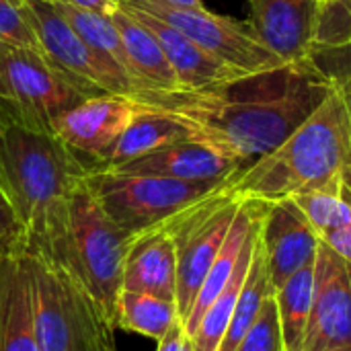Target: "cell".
<instances>
[{"mask_svg": "<svg viewBox=\"0 0 351 351\" xmlns=\"http://www.w3.org/2000/svg\"><path fill=\"white\" fill-rule=\"evenodd\" d=\"M333 84L313 58L245 74L210 90L150 95L138 101L171 111L187 125L191 140L214 148L243 171L304 123Z\"/></svg>", "mask_w": 351, "mask_h": 351, "instance_id": "6da1fadb", "label": "cell"}, {"mask_svg": "<svg viewBox=\"0 0 351 351\" xmlns=\"http://www.w3.org/2000/svg\"><path fill=\"white\" fill-rule=\"evenodd\" d=\"M90 167L51 130L0 123V189L14 210L25 243L45 253L62 234L72 191Z\"/></svg>", "mask_w": 351, "mask_h": 351, "instance_id": "7a4b0ae2", "label": "cell"}, {"mask_svg": "<svg viewBox=\"0 0 351 351\" xmlns=\"http://www.w3.org/2000/svg\"><path fill=\"white\" fill-rule=\"evenodd\" d=\"M351 167V119L341 90L327 99L280 146L239 171L228 187L241 199L280 202L337 185Z\"/></svg>", "mask_w": 351, "mask_h": 351, "instance_id": "3957f363", "label": "cell"}, {"mask_svg": "<svg viewBox=\"0 0 351 351\" xmlns=\"http://www.w3.org/2000/svg\"><path fill=\"white\" fill-rule=\"evenodd\" d=\"M132 239L134 234L105 214L84 177L70 195L62 234L39 255L58 261L95 298L115 327V300L123 288V263Z\"/></svg>", "mask_w": 351, "mask_h": 351, "instance_id": "277c9868", "label": "cell"}, {"mask_svg": "<svg viewBox=\"0 0 351 351\" xmlns=\"http://www.w3.org/2000/svg\"><path fill=\"white\" fill-rule=\"evenodd\" d=\"M27 259L35 335L41 351H117L115 327L95 298L53 259Z\"/></svg>", "mask_w": 351, "mask_h": 351, "instance_id": "5b68a950", "label": "cell"}, {"mask_svg": "<svg viewBox=\"0 0 351 351\" xmlns=\"http://www.w3.org/2000/svg\"><path fill=\"white\" fill-rule=\"evenodd\" d=\"M226 183H195L103 169H90L86 175V185L105 214L130 234L160 226Z\"/></svg>", "mask_w": 351, "mask_h": 351, "instance_id": "8992f818", "label": "cell"}, {"mask_svg": "<svg viewBox=\"0 0 351 351\" xmlns=\"http://www.w3.org/2000/svg\"><path fill=\"white\" fill-rule=\"evenodd\" d=\"M88 99L35 49L0 43V123L51 130L60 115Z\"/></svg>", "mask_w": 351, "mask_h": 351, "instance_id": "52a82bcc", "label": "cell"}, {"mask_svg": "<svg viewBox=\"0 0 351 351\" xmlns=\"http://www.w3.org/2000/svg\"><path fill=\"white\" fill-rule=\"evenodd\" d=\"M228 183L160 224L169 230L177 249V311L181 323L187 319L243 204Z\"/></svg>", "mask_w": 351, "mask_h": 351, "instance_id": "ba28073f", "label": "cell"}, {"mask_svg": "<svg viewBox=\"0 0 351 351\" xmlns=\"http://www.w3.org/2000/svg\"><path fill=\"white\" fill-rule=\"evenodd\" d=\"M39 53L45 62L68 78L86 97L99 95H128L134 97L136 88L130 76L97 53L60 14L53 2L25 0Z\"/></svg>", "mask_w": 351, "mask_h": 351, "instance_id": "9c48e42d", "label": "cell"}, {"mask_svg": "<svg viewBox=\"0 0 351 351\" xmlns=\"http://www.w3.org/2000/svg\"><path fill=\"white\" fill-rule=\"evenodd\" d=\"M136 10L152 14L171 27L179 29L199 47L218 60L243 72H263L286 66L274 51H269L247 21H237L226 14L212 12L206 6L177 8L156 0H119Z\"/></svg>", "mask_w": 351, "mask_h": 351, "instance_id": "30bf717a", "label": "cell"}, {"mask_svg": "<svg viewBox=\"0 0 351 351\" xmlns=\"http://www.w3.org/2000/svg\"><path fill=\"white\" fill-rule=\"evenodd\" d=\"M351 346V267L321 241L315 259V294L304 351Z\"/></svg>", "mask_w": 351, "mask_h": 351, "instance_id": "8fae6325", "label": "cell"}, {"mask_svg": "<svg viewBox=\"0 0 351 351\" xmlns=\"http://www.w3.org/2000/svg\"><path fill=\"white\" fill-rule=\"evenodd\" d=\"M140 101L128 95L88 97L53 123V132L90 167L111 150L121 132L140 109Z\"/></svg>", "mask_w": 351, "mask_h": 351, "instance_id": "7c38bea8", "label": "cell"}, {"mask_svg": "<svg viewBox=\"0 0 351 351\" xmlns=\"http://www.w3.org/2000/svg\"><path fill=\"white\" fill-rule=\"evenodd\" d=\"M247 23L284 64L315 58L321 4L317 0H247Z\"/></svg>", "mask_w": 351, "mask_h": 351, "instance_id": "4fadbf2b", "label": "cell"}, {"mask_svg": "<svg viewBox=\"0 0 351 351\" xmlns=\"http://www.w3.org/2000/svg\"><path fill=\"white\" fill-rule=\"evenodd\" d=\"M259 243L269 280L278 290L317 257L321 239L298 204L288 197L265 206Z\"/></svg>", "mask_w": 351, "mask_h": 351, "instance_id": "5bb4252c", "label": "cell"}, {"mask_svg": "<svg viewBox=\"0 0 351 351\" xmlns=\"http://www.w3.org/2000/svg\"><path fill=\"white\" fill-rule=\"evenodd\" d=\"M123 6L152 31V35L160 43V47L177 76L181 90H185V93L210 90V88L224 86V84L249 74V72H243V70L218 60L216 56H212L210 51L199 47L195 41H191L187 35H183L179 29L171 27L169 23H165L152 14H146L142 10H136L128 4H123Z\"/></svg>", "mask_w": 351, "mask_h": 351, "instance_id": "9a60e30c", "label": "cell"}, {"mask_svg": "<svg viewBox=\"0 0 351 351\" xmlns=\"http://www.w3.org/2000/svg\"><path fill=\"white\" fill-rule=\"evenodd\" d=\"M103 171L128 175H156L195 183H226L241 171V167L197 140H183L152 154H146L138 160Z\"/></svg>", "mask_w": 351, "mask_h": 351, "instance_id": "2e32d148", "label": "cell"}, {"mask_svg": "<svg viewBox=\"0 0 351 351\" xmlns=\"http://www.w3.org/2000/svg\"><path fill=\"white\" fill-rule=\"evenodd\" d=\"M128 60V74L136 88V99L150 97V95H167V93H179L177 76L152 35V31L140 23L121 2L117 10L111 14Z\"/></svg>", "mask_w": 351, "mask_h": 351, "instance_id": "e0dca14e", "label": "cell"}, {"mask_svg": "<svg viewBox=\"0 0 351 351\" xmlns=\"http://www.w3.org/2000/svg\"><path fill=\"white\" fill-rule=\"evenodd\" d=\"M123 288L177 302V249L165 226L134 234L123 263Z\"/></svg>", "mask_w": 351, "mask_h": 351, "instance_id": "ac0fdd59", "label": "cell"}, {"mask_svg": "<svg viewBox=\"0 0 351 351\" xmlns=\"http://www.w3.org/2000/svg\"><path fill=\"white\" fill-rule=\"evenodd\" d=\"M0 351H41L33 323L27 259L21 249L0 263Z\"/></svg>", "mask_w": 351, "mask_h": 351, "instance_id": "d6986e66", "label": "cell"}, {"mask_svg": "<svg viewBox=\"0 0 351 351\" xmlns=\"http://www.w3.org/2000/svg\"><path fill=\"white\" fill-rule=\"evenodd\" d=\"M183 140H191V134L179 117L158 105L142 103L134 119L95 169H115Z\"/></svg>", "mask_w": 351, "mask_h": 351, "instance_id": "ffe728a7", "label": "cell"}, {"mask_svg": "<svg viewBox=\"0 0 351 351\" xmlns=\"http://www.w3.org/2000/svg\"><path fill=\"white\" fill-rule=\"evenodd\" d=\"M261 218H263V214H261ZM261 218L257 220L255 228L251 230V234H249V239L245 243V249L241 253L239 265H237L230 282L216 296V300L208 306V311L199 319L195 331L189 335L191 343H193V351H218V348H220V343H222V339H224V335L228 331V325H230V319H232L239 294H241L243 284L247 280L251 261H253V253H255V247H257V241H259Z\"/></svg>", "mask_w": 351, "mask_h": 351, "instance_id": "44dd1931", "label": "cell"}, {"mask_svg": "<svg viewBox=\"0 0 351 351\" xmlns=\"http://www.w3.org/2000/svg\"><path fill=\"white\" fill-rule=\"evenodd\" d=\"M179 321L181 319L175 300L125 288H121L117 294L115 329L160 341Z\"/></svg>", "mask_w": 351, "mask_h": 351, "instance_id": "7402d4cb", "label": "cell"}, {"mask_svg": "<svg viewBox=\"0 0 351 351\" xmlns=\"http://www.w3.org/2000/svg\"><path fill=\"white\" fill-rule=\"evenodd\" d=\"M315 259L276 290L278 317L286 351H304L315 294Z\"/></svg>", "mask_w": 351, "mask_h": 351, "instance_id": "603a6c76", "label": "cell"}, {"mask_svg": "<svg viewBox=\"0 0 351 351\" xmlns=\"http://www.w3.org/2000/svg\"><path fill=\"white\" fill-rule=\"evenodd\" d=\"M276 296V288L269 280L267 274V265H265V257L261 251V243L257 241L255 253H253V261L247 274V280L243 284V290L239 294L228 331L220 343L218 351H234L237 346L241 343V339L245 337V333L251 329V325L255 323V319L259 317L263 304L267 298Z\"/></svg>", "mask_w": 351, "mask_h": 351, "instance_id": "cb8c5ba5", "label": "cell"}, {"mask_svg": "<svg viewBox=\"0 0 351 351\" xmlns=\"http://www.w3.org/2000/svg\"><path fill=\"white\" fill-rule=\"evenodd\" d=\"M60 14L72 25V29L105 60L113 62L128 74V60L125 49L119 37V31L111 19V14L97 12V10H84L66 2H53ZM130 76V74H128Z\"/></svg>", "mask_w": 351, "mask_h": 351, "instance_id": "d4e9b609", "label": "cell"}, {"mask_svg": "<svg viewBox=\"0 0 351 351\" xmlns=\"http://www.w3.org/2000/svg\"><path fill=\"white\" fill-rule=\"evenodd\" d=\"M292 199L304 212L319 239L351 224V197L343 189V181L337 185L306 191Z\"/></svg>", "mask_w": 351, "mask_h": 351, "instance_id": "484cf974", "label": "cell"}, {"mask_svg": "<svg viewBox=\"0 0 351 351\" xmlns=\"http://www.w3.org/2000/svg\"><path fill=\"white\" fill-rule=\"evenodd\" d=\"M234 351H286L276 296L265 300L259 317L255 319V323L245 333V337L241 339Z\"/></svg>", "mask_w": 351, "mask_h": 351, "instance_id": "4316f807", "label": "cell"}, {"mask_svg": "<svg viewBox=\"0 0 351 351\" xmlns=\"http://www.w3.org/2000/svg\"><path fill=\"white\" fill-rule=\"evenodd\" d=\"M0 43L8 47L39 51L25 2L0 0Z\"/></svg>", "mask_w": 351, "mask_h": 351, "instance_id": "83f0119b", "label": "cell"}, {"mask_svg": "<svg viewBox=\"0 0 351 351\" xmlns=\"http://www.w3.org/2000/svg\"><path fill=\"white\" fill-rule=\"evenodd\" d=\"M0 239L12 251L21 249L23 243H25V230H23V226H21L14 210L10 208L6 195L2 193V189H0Z\"/></svg>", "mask_w": 351, "mask_h": 351, "instance_id": "f1b7e54d", "label": "cell"}, {"mask_svg": "<svg viewBox=\"0 0 351 351\" xmlns=\"http://www.w3.org/2000/svg\"><path fill=\"white\" fill-rule=\"evenodd\" d=\"M156 351H193L191 337L187 335L183 323L179 321L160 341H156Z\"/></svg>", "mask_w": 351, "mask_h": 351, "instance_id": "f546056e", "label": "cell"}, {"mask_svg": "<svg viewBox=\"0 0 351 351\" xmlns=\"http://www.w3.org/2000/svg\"><path fill=\"white\" fill-rule=\"evenodd\" d=\"M346 189V187H343ZM346 193H348V189H346ZM350 195V193H348ZM351 197V195H350ZM325 245H329L348 265L351 267V224L350 226H346V228H339V230H333V232H329V234H325L323 239H321Z\"/></svg>", "mask_w": 351, "mask_h": 351, "instance_id": "4dcf8cb0", "label": "cell"}, {"mask_svg": "<svg viewBox=\"0 0 351 351\" xmlns=\"http://www.w3.org/2000/svg\"><path fill=\"white\" fill-rule=\"evenodd\" d=\"M66 4L84 8V10H97L105 14H113L119 6V0H64Z\"/></svg>", "mask_w": 351, "mask_h": 351, "instance_id": "1f68e13d", "label": "cell"}, {"mask_svg": "<svg viewBox=\"0 0 351 351\" xmlns=\"http://www.w3.org/2000/svg\"><path fill=\"white\" fill-rule=\"evenodd\" d=\"M333 82L337 84V88L343 95V101H346V107H348V113H350L351 119V70H348L343 76H335Z\"/></svg>", "mask_w": 351, "mask_h": 351, "instance_id": "d6a6232c", "label": "cell"}, {"mask_svg": "<svg viewBox=\"0 0 351 351\" xmlns=\"http://www.w3.org/2000/svg\"><path fill=\"white\" fill-rule=\"evenodd\" d=\"M335 16H339L341 21H346L351 27V0H337L333 4L327 6Z\"/></svg>", "mask_w": 351, "mask_h": 351, "instance_id": "836d02e7", "label": "cell"}, {"mask_svg": "<svg viewBox=\"0 0 351 351\" xmlns=\"http://www.w3.org/2000/svg\"><path fill=\"white\" fill-rule=\"evenodd\" d=\"M160 4H167V6H177V8H199V6H206L202 0H156Z\"/></svg>", "mask_w": 351, "mask_h": 351, "instance_id": "e575fe53", "label": "cell"}, {"mask_svg": "<svg viewBox=\"0 0 351 351\" xmlns=\"http://www.w3.org/2000/svg\"><path fill=\"white\" fill-rule=\"evenodd\" d=\"M10 253H14V251H12V249H10V247H8V245H6V243L0 239V263H2V261H4V259L10 255Z\"/></svg>", "mask_w": 351, "mask_h": 351, "instance_id": "d590c367", "label": "cell"}, {"mask_svg": "<svg viewBox=\"0 0 351 351\" xmlns=\"http://www.w3.org/2000/svg\"><path fill=\"white\" fill-rule=\"evenodd\" d=\"M343 187L348 189V193L351 195V167L343 173Z\"/></svg>", "mask_w": 351, "mask_h": 351, "instance_id": "8d00e7d4", "label": "cell"}, {"mask_svg": "<svg viewBox=\"0 0 351 351\" xmlns=\"http://www.w3.org/2000/svg\"><path fill=\"white\" fill-rule=\"evenodd\" d=\"M321 6H329V4H333V2H337V0H317Z\"/></svg>", "mask_w": 351, "mask_h": 351, "instance_id": "74e56055", "label": "cell"}, {"mask_svg": "<svg viewBox=\"0 0 351 351\" xmlns=\"http://www.w3.org/2000/svg\"><path fill=\"white\" fill-rule=\"evenodd\" d=\"M325 351H351V346H348V348H333V350H325Z\"/></svg>", "mask_w": 351, "mask_h": 351, "instance_id": "f35d334b", "label": "cell"}, {"mask_svg": "<svg viewBox=\"0 0 351 351\" xmlns=\"http://www.w3.org/2000/svg\"><path fill=\"white\" fill-rule=\"evenodd\" d=\"M47 2H64V0H47Z\"/></svg>", "mask_w": 351, "mask_h": 351, "instance_id": "ab89813d", "label": "cell"}, {"mask_svg": "<svg viewBox=\"0 0 351 351\" xmlns=\"http://www.w3.org/2000/svg\"><path fill=\"white\" fill-rule=\"evenodd\" d=\"M12 2H25V0H12Z\"/></svg>", "mask_w": 351, "mask_h": 351, "instance_id": "60d3db41", "label": "cell"}]
</instances>
